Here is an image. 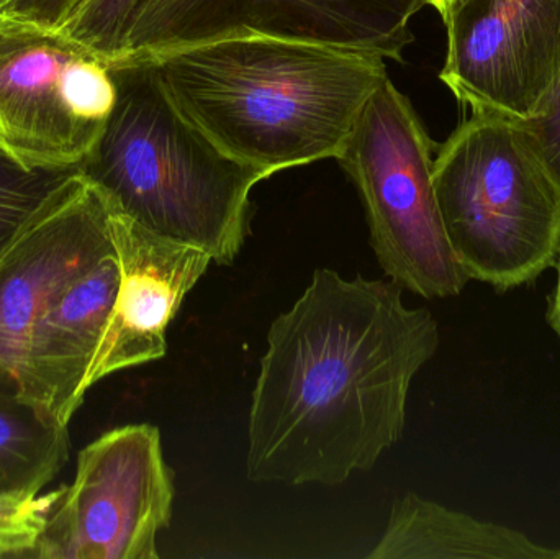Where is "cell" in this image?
I'll return each mask as SVG.
<instances>
[{
	"instance_id": "6da1fadb",
	"label": "cell",
	"mask_w": 560,
	"mask_h": 559,
	"mask_svg": "<svg viewBox=\"0 0 560 559\" xmlns=\"http://www.w3.org/2000/svg\"><path fill=\"white\" fill-rule=\"evenodd\" d=\"M428 308L385 279L319 268L268 334L253 391L246 476L339 486L400 442L418 371L440 348Z\"/></svg>"
},
{
	"instance_id": "7a4b0ae2",
	"label": "cell",
	"mask_w": 560,
	"mask_h": 559,
	"mask_svg": "<svg viewBox=\"0 0 560 559\" xmlns=\"http://www.w3.org/2000/svg\"><path fill=\"white\" fill-rule=\"evenodd\" d=\"M144 61L194 127L269 177L338 160L362 108L388 78L385 58L372 53L258 35L197 43Z\"/></svg>"
},
{
	"instance_id": "3957f363",
	"label": "cell",
	"mask_w": 560,
	"mask_h": 559,
	"mask_svg": "<svg viewBox=\"0 0 560 559\" xmlns=\"http://www.w3.org/2000/svg\"><path fill=\"white\" fill-rule=\"evenodd\" d=\"M110 66L117 101L79 173L138 225L232 265L249 235V194L268 174L194 127L151 62Z\"/></svg>"
},
{
	"instance_id": "277c9868",
	"label": "cell",
	"mask_w": 560,
	"mask_h": 559,
	"mask_svg": "<svg viewBox=\"0 0 560 559\" xmlns=\"http://www.w3.org/2000/svg\"><path fill=\"white\" fill-rule=\"evenodd\" d=\"M433 184L467 278L506 292L555 268L560 190L515 120L472 112L438 150Z\"/></svg>"
},
{
	"instance_id": "5b68a950",
	"label": "cell",
	"mask_w": 560,
	"mask_h": 559,
	"mask_svg": "<svg viewBox=\"0 0 560 559\" xmlns=\"http://www.w3.org/2000/svg\"><path fill=\"white\" fill-rule=\"evenodd\" d=\"M434 150L410 98L387 78L362 108L336 161L361 194L371 246L385 276L421 298L450 299L470 279L441 219Z\"/></svg>"
},
{
	"instance_id": "8992f818",
	"label": "cell",
	"mask_w": 560,
	"mask_h": 559,
	"mask_svg": "<svg viewBox=\"0 0 560 559\" xmlns=\"http://www.w3.org/2000/svg\"><path fill=\"white\" fill-rule=\"evenodd\" d=\"M115 101L108 62L59 30L0 13V144L16 160L78 170Z\"/></svg>"
},
{
	"instance_id": "52a82bcc",
	"label": "cell",
	"mask_w": 560,
	"mask_h": 559,
	"mask_svg": "<svg viewBox=\"0 0 560 559\" xmlns=\"http://www.w3.org/2000/svg\"><path fill=\"white\" fill-rule=\"evenodd\" d=\"M174 496L156 427L105 432L79 452L74 479L62 486L28 559H158Z\"/></svg>"
},
{
	"instance_id": "ba28073f",
	"label": "cell",
	"mask_w": 560,
	"mask_h": 559,
	"mask_svg": "<svg viewBox=\"0 0 560 559\" xmlns=\"http://www.w3.org/2000/svg\"><path fill=\"white\" fill-rule=\"evenodd\" d=\"M428 0H148L115 62L232 36L322 43L404 61L410 22Z\"/></svg>"
},
{
	"instance_id": "9c48e42d",
	"label": "cell",
	"mask_w": 560,
	"mask_h": 559,
	"mask_svg": "<svg viewBox=\"0 0 560 559\" xmlns=\"http://www.w3.org/2000/svg\"><path fill=\"white\" fill-rule=\"evenodd\" d=\"M440 79L460 104L525 121L560 74V0H450Z\"/></svg>"
},
{
	"instance_id": "30bf717a",
	"label": "cell",
	"mask_w": 560,
	"mask_h": 559,
	"mask_svg": "<svg viewBox=\"0 0 560 559\" xmlns=\"http://www.w3.org/2000/svg\"><path fill=\"white\" fill-rule=\"evenodd\" d=\"M114 248L110 202L78 170L0 256V397H19L20 361L52 295Z\"/></svg>"
},
{
	"instance_id": "8fae6325",
	"label": "cell",
	"mask_w": 560,
	"mask_h": 559,
	"mask_svg": "<svg viewBox=\"0 0 560 559\" xmlns=\"http://www.w3.org/2000/svg\"><path fill=\"white\" fill-rule=\"evenodd\" d=\"M110 226L120 263V286L89 371V391L112 374L153 363L166 354L167 327L187 292L212 263L210 255L196 246L154 235L112 202Z\"/></svg>"
},
{
	"instance_id": "7c38bea8",
	"label": "cell",
	"mask_w": 560,
	"mask_h": 559,
	"mask_svg": "<svg viewBox=\"0 0 560 559\" xmlns=\"http://www.w3.org/2000/svg\"><path fill=\"white\" fill-rule=\"evenodd\" d=\"M118 286L120 263L114 248L58 289L30 334L16 373L19 397L56 426L69 427L84 403Z\"/></svg>"
},
{
	"instance_id": "4fadbf2b",
	"label": "cell",
	"mask_w": 560,
	"mask_h": 559,
	"mask_svg": "<svg viewBox=\"0 0 560 559\" xmlns=\"http://www.w3.org/2000/svg\"><path fill=\"white\" fill-rule=\"evenodd\" d=\"M368 558L560 559V548L408 492L392 505L387 528Z\"/></svg>"
},
{
	"instance_id": "5bb4252c",
	"label": "cell",
	"mask_w": 560,
	"mask_h": 559,
	"mask_svg": "<svg viewBox=\"0 0 560 559\" xmlns=\"http://www.w3.org/2000/svg\"><path fill=\"white\" fill-rule=\"evenodd\" d=\"M68 459V427L20 397H0V496L39 494Z\"/></svg>"
},
{
	"instance_id": "9a60e30c",
	"label": "cell",
	"mask_w": 560,
	"mask_h": 559,
	"mask_svg": "<svg viewBox=\"0 0 560 559\" xmlns=\"http://www.w3.org/2000/svg\"><path fill=\"white\" fill-rule=\"evenodd\" d=\"M75 171L26 166L0 144V256Z\"/></svg>"
},
{
	"instance_id": "2e32d148",
	"label": "cell",
	"mask_w": 560,
	"mask_h": 559,
	"mask_svg": "<svg viewBox=\"0 0 560 559\" xmlns=\"http://www.w3.org/2000/svg\"><path fill=\"white\" fill-rule=\"evenodd\" d=\"M148 0H82L59 32L112 65L135 15Z\"/></svg>"
},
{
	"instance_id": "e0dca14e",
	"label": "cell",
	"mask_w": 560,
	"mask_h": 559,
	"mask_svg": "<svg viewBox=\"0 0 560 559\" xmlns=\"http://www.w3.org/2000/svg\"><path fill=\"white\" fill-rule=\"evenodd\" d=\"M61 496L62 486L43 496H0V559H28Z\"/></svg>"
},
{
	"instance_id": "ac0fdd59",
	"label": "cell",
	"mask_w": 560,
	"mask_h": 559,
	"mask_svg": "<svg viewBox=\"0 0 560 559\" xmlns=\"http://www.w3.org/2000/svg\"><path fill=\"white\" fill-rule=\"evenodd\" d=\"M516 124L560 190V74L541 114Z\"/></svg>"
},
{
	"instance_id": "d6986e66",
	"label": "cell",
	"mask_w": 560,
	"mask_h": 559,
	"mask_svg": "<svg viewBox=\"0 0 560 559\" xmlns=\"http://www.w3.org/2000/svg\"><path fill=\"white\" fill-rule=\"evenodd\" d=\"M82 0H9L0 12L48 28H61Z\"/></svg>"
},
{
	"instance_id": "ffe728a7",
	"label": "cell",
	"mask_w": 560,
	"mask_h": 559,
	"mask_svg": "<svg viewBox=\"0 0 560 559\" xmlns=\"http://www.w3.org/2000/svg\"><path fill=\"white\" fill-rule=\"evenodd\" d=\"M556 269H558V278H556L555 289L549 294L548 314H546V317H548L549 327L555 330L560 340V253L558 263H556Z\"/></svg>"
},
{
	"instance_id": "44dd1931",
	"label": "cell",
	"mask_w": 560,
	"mask_h": 559,
	"mask_svg": "<svg viewBox=\"0 0 560 559\" xmlns=\"http://www.w3.org/2000/svg\"><path fill=\"white\" fill-rule=\"evenodd\" d=\"M447 2H450V0H431L430 5L433 7V9H436L441 15V13L444 12V9H446Z\"/></svg>"
},
{
	"instance_id": "7402d4cb",
	"label": "cell",
	"mask_w": 560,
	"mask_h": 559,
	"mask_svg": "<svg viewBox=\"0 0 560 559\" xmlns=\"http://www.w3.org/2000/svg\"><path fill=\"white\" fill-rule=\"evenodd\" d=\"M9 2V0H0V9H2L5 3Z\"/></svg>"
},
{
	"instance_id": "603a6c76",
	"label": "cell",
	"mask_w": 560,
	"mask_h": 559,
	"mask_svg": "<svg viewBox=\"0 0 560 559\" xmlns=\"http://www.w3.org/2000/svg\"><path fill=\"white\" fill-rule=\"evenodd\" d=\"M430 3H431V0H428V5H430Z\"/></svg>"
}]
</instances>
